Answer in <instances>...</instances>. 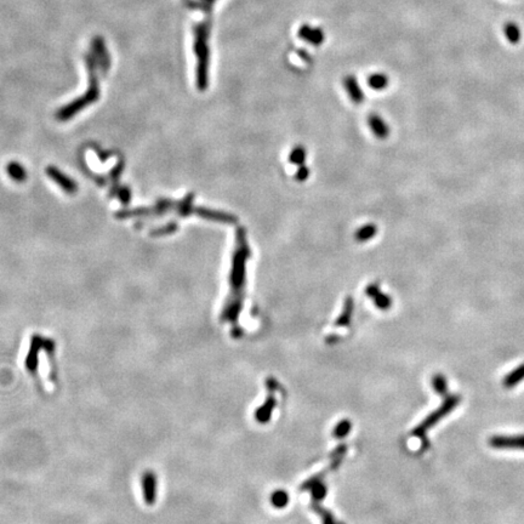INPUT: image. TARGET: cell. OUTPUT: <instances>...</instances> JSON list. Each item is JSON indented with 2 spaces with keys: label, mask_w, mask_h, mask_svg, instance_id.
<instances>
[{
  "label": "cell",
  "mask_w": 524,
  "mask_h": 524,
  "mask_svg": "<svg viewBox=\"0 0 524 524\" xmlns=\"http://www.w3.org/2000/svg\"><path fill=\"white\" fill-rule=\"evenodd\" d=\"M524 380V363L519 364L513 370L507 374L503 380V385L505 388H513L517 385H519Z\"/></svg>",
  "instance_id": "cell-7"
},
{
  "label": "cell",
  "mask_w": 524,
  "mask_h": 524,
  "mask_svg": "<svg viewBox=\"0 0 524 524\" xmlns=\"http://www.w3.org/2000/svg\"><path fill=\"white\" fill-rule=\"evenodd\" d=\"M370 83H372L374 89H378V84H379V89H380L381 86L386 84V79H385V76H382V75H374L373 78L370 79Z\"/></svg>",
  "instance_id": "cell-13"
},
{
  "label": "cell",
  "mask_w": 524,
  "mask_h": 524,
  "mask_svg": "<svg viewBox=\"0 0 524 524\" xmlns=\"http://www.w3.org/2000/svg\"><path fill=\"white\" fill-rule=\"evenodd\" d=\"M459 403H460L459 396H449V397H447L446 401L442 403V405H440L437 410H434L432 414L429 415V416L426 417V420H424L423 423H421L420 426L415 430L414 433L416 434V436L423 438V437L425 436V433L427 432V430H430L431 427L434 426L437 423H439V421L442 420L444 416H447V415L452 413L454 409L458 407Z\"/></svg>",
  "instance_id": "cell-2"
},
{
  "label": "cell",
  "mask_w": 524,
  "mask_h": 524,
  "mask_svg": "<svg viewBox=\"0 0 524 524\" xmlns=\"http://www.w3.org/2000/svg\"><path fill=\"white\" fill-rule=\"evenodd\" d=\"M489 446L499 450H524V434L517 436H493L488 440Z\"/></svg>",
  "instance_id": "cell-4"
},
{
  "label": "cell",
  "mask_w": 524,
  "mask_h": 524,
  "mask_svg": "<svg viewBox=\"0 0 524 524\" xmlns=\"http://www.w3.org/2000/svg\"><path fill=\"white\" fill-rule=\"evenodd\" d=\"M348 430H350V427H348V424L347 423H344L343 425H340V426H338L337 432L340 433V436H343L344 433L348 432Z\"/></svg>",
  "instance_id": "cell-14"
},
{
  "label": "cell",
  "mask_w": 524,
  "mask_h": 524,
  "mask_svg": "<svg viewBox=\"0 0 524 524\" xmlns=\"http://www.w3.org/2000/svg\"><path fill=\"white\" fill-rule=\"evenodd\" d=\"M432 387L438 395L444 396L448 392V382H447V379L444 378L443 375H440V374L434 375L432 379Z\"/></svg>",
  "instance_id": "cell-11"
},
{
  "label": "cell",
  "mask_w": 524,
  "mask_h": 524,
  "mask_svg": "<svg viewBox=\"0 0 524 524\" xmlns=\"http://www.w3.org/2000/svg\"><path fill=\"white\" fill-rule=\"evenodd\" d=\"M46 172H47V176H49L51 180L55 181L63 191H66L67 193H75L76 185H75V182L72 180V178L67 177L65 174H62V172L59 171L56 168H54V167L47 168Z\"/></svg>",
  "instance_id": "cell-5"
},
{
  "label": "cell",
  "mask_w": 524,
  "mask_h": 524,
  "mask_svg": "<svg viewBox=\"0 0 524 524\" xmlns=\"http://www.w3.org/2000/svg\"><path fill=\"white\" fill-rule=\"evenodd\" d=\"M141 490L145 503L148 506H152L158 497V477L154 472H143L141 477Z\"/></svg>",
  "instance_id": "cell-3"
},
{
  "label": "cell",
  "mask_w": 524,
  "mask_h": 524,
  "mask_svg": "<svg viewBox=\"0 0 524 524\" xmlns=\"http://www.w3.org/2000/svg\"><path fill=\"white\" fill-rule=\"evenodd\" d=\"M86 65H88L89 73H90V89L85 92L82 97L76 98L69 104H67L57 113V119L60 120H68L74 116L75 113L81 112L83 108H85L89 104L94 103L95 101L98 100L100 96V89H98L97 78L95 76V61L92 56L86 55Z\"/></svg>",
  "instance_id": "cell-1"
},
{
  "label": "cell",
  "mask_w": 524,
  "mask_h": 524,
  "mask_svg": "<svg viewBox=\"0 0 524 524\" xmlns=\"http://www.w3.org/2000/svg\"><path fill=\"white\" fill-rule=\"evenodd\" d=\"M504 33L511 44H518L520 37H522L519 27L516 23H513V22H507L504 25Z\"/></svg>",
  "instance_id": "cell-8"
},
{
  "label": "cell",
  "mask_w": 524,
  "mask_h": 524,
  "mask_svg": "<svg viewBox=\"0 0 524 524\" xmlns=\"http://www.w3.org/2000/svg\"><path fill=\"white\" fill-rule=\"evenodd\" d=\"M92 49L96 53V56L98 57V63H100L103 72L106 73V71H108V67H110V56H108L104 41L101 37H95L92 39Z\"/></svg>",
  "instance_id": "cell-6"
},
{
  "label": "cell",
  "mask_w": 524,
  "mask_h": 524,
  "mask_svg": "<svg viewBox=\"0 0 524 524\" xmlns=\"http://www.w3.org/2000/svg\"><path fill=\"white\" fill-rule=\"evenodd\" d=\"M6 171H8L9 176H10L11 178H14L15 181L17 182H22L25 180V177H27V174H25V170L24 168L22 167L21 164H18V163H9L8 167H6Z\"/></svg>",
  "instance_id": "cell-9"
},
{
  "label": "cell",
  "mask_w": 524,
  "mask_h": 524,
  "mask_svg": "<svg viewBox=\"0 0 524 524\" xmlns=\"http://www.w3.org/2000/svg\"><path fill=\"white\" fill-rule=\"evenodd\" d=\"M300 37H303L306 40L311 41L313 44H319L323 41L322 31L312 30V28H308L307 25L301 28V31H300Z\"/></svg>",
  "instance_id": "cell-10"
},
{
  "label": "cell",
  "mask_w": 524,
  "mask_h": 524,
  "mask_svg": "<svg viewBox=\"0 0 524 524\" xmlns=\"http://www.w3.org/2000/svg\"><path fill=\"white\" fill-rule=\"evenodd\" d=\"M272 501L274 504V506H285V504L287 503V496L285 493H282V491H278V493H276L273 495L272 497Z\"/></svg>",
  "instance_id": "cell-12"
}]
</instances>
